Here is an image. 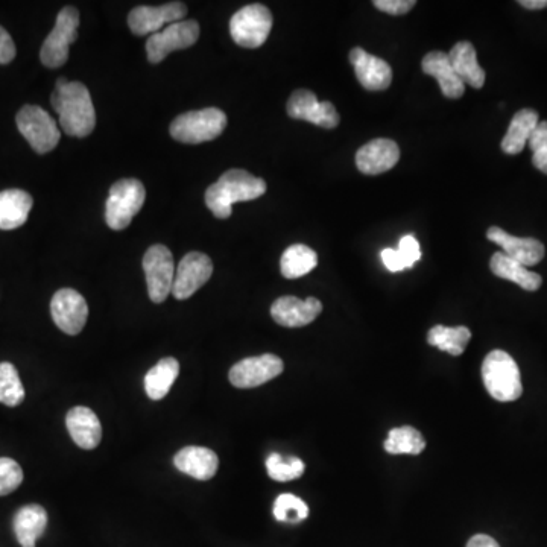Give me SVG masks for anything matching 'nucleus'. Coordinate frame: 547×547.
Masks as SVG:
<instances>
[{
	"label": "nucleus",
	"mask_w": 547,
	"mask_h": 547,
	"mask_svg": "<svg viewBox=\"0 0 547 547\" xmlns=\"http://www.w3.org/2000/svg\"><path fill=\"white\" fill-rule=\"evenodd\" d=\"M51 315L55 326L66 333L75 336L86 326L89 318V306L86 298L75 289L64 288L55 292L51 301Z\"/></svg>",
	"instance_id": "11"
},
{
	"label": "nucleus",
	"mask_w": 547,
	"mask_h": 547,
	"mask_svg": "<svg viewBox=\"0 0 547 547\" xmlns=\"http://www.w3.org/2000/svg\"><path fill=\"white\" fill-rule=\"evenodd\" d=\"M467 547H500L499 543L490 535L478 534L470 538Z\"/></svg>",
	"instance_id": "41"
},
{
	"label": "nucleus",
	"mask_w": 547,
	"mask_h": 547,
	"mask_svg": "<svg viewBox=\"0 0 547 547\" xmlns=\"http://www.w3.org/2000/svg\"><path fill=\"white\" fill-rule=\"evenodd\" d=\"M450 64L462 83L473 89H482L485 84V70L479 66L475 46L470 42H459L449 54Z\"/></svg>",
	"instance_id": "25"
},
{
	"label": "nucleus",
	"mask_w": 547,
	"mask_h": 547,
	"mask_svg": "<svg viewBox=\"0 0 547 547\" xmlns=\"http://www.w3.org/2000/svg\"><path fill=\"white\" fill-rule=\"evenodd\" d=\"M282 359L276 355L254 356V358L242 359L231 367L228 373L231 385L236 388H257L269 380L276 379L283 373Z\"/></svg>",
	"instance_id": "13"
},
{
	"label": "nucleus",
	"mask_w": 547,
	"mask_h": 547,
	"mask_svg": "<svg viewBox=\"0 0 547 547\" xmlns=\"http://www.w3.org/2000/svg\"><path fill=\"white\" fill-rule=\"evenodd\" d=\"M48 513L40 505H26L17 511L13 520L14 534L22 547H35L38 538L45 534Z\"/></svg>",
	"instance_id": "23"
},
{
	"label": "nucleus",
	"mask_w": 547,
	"mask_h": 547,
	"mask_svg": "<svg viewBox=\"0 0 547 547\" xmlns=\"http://www.w3.org/2000/svg\"><path fill=\"white\" fill-rule=\"evenodd\" d=\"M146 200L142 181L125 178L114 183L105 204V221L113 230H125L140 212Z\"/></svg>",
	"instance_id": "5"
},
{
	"label": "nucleus",
	"mask_w": 547,
	"mask_h": 547,
	"mask_svg": "<svg viewBox=\"0 0 547 547\" xmlns=\"http://www.w3.org/2000/svg\"><path fill=\"white\" fill-rule=\"evenodd\" d=\"M16 57V45L13 38L0 26V64H8Z\"/></svg>",
	"instance_id": "39"
},
{
	"label": "nucleus",
	"mask_w": 547,
	"mask_h": 547,
	"mask_svg": "<svg viewBox=\"0 0 547 547\" xmlns=\"http://www.w3.org/2000/svg\"><path fill=\"white\" fill-rule=\"evenodd\" d=\"M266 192L262 178L254 177L244 169H230L207 189L206 204L218 219L231 216L233 204L253 201Z\"/></svg>",
	"instance_id": "2"
},
{
	"label": "nucleus",
	"mask_w": 547,
	"mask_h": 547,
	"mask_svg": "<svg viewBox=\"0 0 547 547\" xmlns=\"http://www.w3.org/2000/svg\"><path fill=\"white\" fill-rule=\"evenodd\" d=\"M470 339H472V332L464 326H435L427 333V342L432 347L446 351L452 356H461Z\"/></svg>",
	"instance_id": "30"
},
{
	"label": "nucleus",
	"mask_w": 547,
	"mask_h": 547,
	"mask_svg": "<svg viewBox=\"0 0 547 547\" xmlns=\"http://www.w3.org/2000/svg\"><path fill=\"white\" fill-rule=\"evenodd\" d=\"M385 450L391 455H420L426 449V440L415 427H396L389 431Z\"/></svg>",
	"instance_id": "31"
},
{
	"label": "nucleus",
	"mask_w": 547,
	"mask_h": 547,
	"mask_svg": "<svg viewBox=\"0 0 547 547\" xmlns=\"http://www.w3.org/2000/svg\"><path fill=\"white\" fill-rule=\"evenodd\" d=\"M25 400V388L19 377V371L10 362L0 364V403L16 408Z\"/></svg>",
	"instance_id": "32"
},
{
	"label": "nucleus",
	"mask_w": 547,
	"mask_h": 547,
	"mask_svg": "<svg viewBox=\"0 0 547 547\" xmlns=\"http://www.w3.org/2000/svg\"><path fill=\"white\" fill-rule=\"evenodd\" d=\"M487 238L502 248V253L520 265L534 266L544 257V245L534 238H516L499 227L488 228Z\"/></svg>",
	"instance_id": "19"
},
{
	"label": "nucleus",
	"mask_w": 547,
	"mask_h": 547,
	"mask_svg": "<svg viewBox=\"0 0 547 547\" xmlns=\"http://www.w3.org/2000/svg\"><path fill=\"white\" fill-rule=\"evenodd\" d=\"M225 127L227 116L224 111L210 107L180 114L171 124V136L177 142L197 145L221 136Z\"/></svg>",
	"instance_id": "4"
},
{
	"label": "nucleus",
	"mask_w": 547,
	"mask_h": 547,
	"mask_svg": "<svg viewBox=\"0 0 547 547\" xmlns=\"http://www.w3.org/2000/svg\"><path fill=\"white\" fill-rule=\"evenodd\" d=\"M198 38H200V25L195 20H181L166 26L157 34H152L146 42L149 63H162L171 52L195 45Z\"/></svg>",
	"instance_id": "9"
},
{
	"label": "nucleus",
	"mask_w": 547,
	"mask_h": 547,
	"mask_svg": "<svg viewBox=\"0 0 547 547\" xmlns=\"http://www.w3.org/2000/svg\"><path fill=\"white\" fill-rule=\"evenodd\" d=\"M148 294L154 303L160 304L172 294L175 279L174 256L165 245H152L143 257Z\"/></svg>",
	"instance_id": "10"
},
{
	"label": "nucleus",
	"mask_w": 547,
	"mask_h": 547,
	"mask_svg": "<svg viewBox=\"0 0 547 547\" xmlns=\"http://www.w3.org/2000/svg\"><path fill=\"white\" fill-rule=\"evenodd\" d=\"M323 312V304L318 298L300 300L297 297H280L271 306L272 320L283 327H304L314 323Z\"/></svg>",
	"instance_id": "16"
},
{
	"label": "nucleus",
	"mask_w": 547,
	"mask_h": 547,
	"mask_svg": "<svg viewBox=\"0 0 547 547\" xmlns=\"http://www.w3.org/2000/svg\"><path fill=\"white\" fill-rule=\"evenodd\" d=\"M304 468H306V464L297 456L283 458L280 453H271L266 458V470H268V476L272 481H294V479L303 476Z\"/></svg>",
	"instance_id": "33"
},
{
	"label": "nucleus",
	"mask_w": 547,
	"mask_h": 547,
	"mask_svg": "<svg viewBox=\"0 0 547 547\" xmlns=\"http://www.w3.org/2000/svg\"><path fill=\"white\" fill-rule=\"evenodd\" d=\"M22 482L23 470L19 462L11 458H0V496L13 493Z\"/></svg>",
	"instance_id": "35"
},
{
	"label": "nucleus",
	"mask_w": 547,
	"mask_h": 547,
	"mask_svg": "<svg viewBox=\"0 0 547 547\" xmlns=\"http://www.w3.org/2000/svg\"><path fill=\"white\" fill-rule=\"evenodd\" d=\"M272 29V14L265 5L253 4L239 10L230 20V34L242 48H260Z\"/></svg>",
	"instance_id": "8"
},
{
	"label": "nucleus",
	"mask_w": 547,
	"mask_h": 547,
	"mask_svg": "<svg viewBox=\"0 0 547 547\" xmlns=\"http://www.w3.org/2000/svg\"><path fill=\"white\" fill-rule=\"evenodd\" d=\"M350 63L361 86L370 92H383L393 83L391 66L382 58L368 54L365 49H351Z\"/></svg>",
	"instance_id": "17"
},
{
	"label": "nucleus",
	"mask_w": 547,
	"mask_h": 547,
	"mask_svg": "<svg viewBox=\"0 0 547 547\" xmlns=\"http://www.w3.org/2000/svg\"><path fill=\"white\" fill-rule=\"evenodd\" d=\"M17 128L38 154H48L57 148L61 133L54 117L38 105H25L17 113Z\"/></svg>",
	"instance_id": "6"
},
{
	"label": "nucleus",
	"mask_w": 547,
	"mask_h": 547,
	"mask_svg": "<svg viewBox=\"0 0 547 547\" xmlns=\"http://www.w3.org/2000/svg\"><path fill=\"white\" fill-rule=\"evenodd\" d=\"M482 380L497 402H516L523 394L519 365L506 351L493 350L482 364Z\"/></svg>",
	"instance_id": "3"
},
{
	"label": "nucleus",
	"mask_w": 547,
	"mask_h": 547,
	"mask_svg": "<svg viewBox=\"0 0 547 547\" xmlns=\"http://www.w3.org/2000/svg\"><path fill=\"white\" fill-rule=\"evenodd\" d=\"M491 271L499 279L510 280L525 291L534 292L540 289L543 279L537 272L529 271L526 266L520 265L516 260L500 253L493 254L490 262Z\"/></svg>",
	"instance_id": "26"
},
{
	"label": "nucleus",
	"mask_w": 547,
	"mask_h": 547,
	"mask_svg": "<svg viewBox=\"0 0 547 547\" xmlns=\"http://www.w3.org/2000/svg\"><path fill=\"white\" fill-rule=\"evenodd\" d=\"M34 200L25 190L8 189L0 192V230H14L28 221Z\"/></svg>",
	"instance_id": "24"
},
{
	"label": "nucleus",
	"mask_w": 547,
	"mask_h": 547,
	"mask_svg": "<svg viewBox=\"0 0 547 547\" xmlns=\"http://www.w3.org/2000/svg\"><path fill=\"white\" fill-rule=\"evenodd\" d=\"M187 14V7L181 2L162 5V7H137L128 16V26L136 35L157 34L166 26L181 22Z\"/></svg>",
	"instance_id": "15"
},
{
	"label": "nucleus",
	"mask_w": 547,
	"mask_h": 547,
	"mask_svg": "<svg viewBox=\"0 0 547 547\" xmlns=\"http://www.w3.org/2000/svg\"><path fill=\"white\" fill-rule=\"evenodd\" d=\"M174 465L190 478L209 481L218 472L219 458L207 447L189 446L174 456Z\"/></svg>",
	"instance_id": "21"
},
{
	"label": "nucleus",
	"mask_w": 547,
	"mask_h": 547,
	"mask_svg": "<svg viewBox=\"0 0 547 547\" xmlns=\"http://www.w3.org/2000/svg\"><path fill=\"white\" fill-rule=\"evenodd\" d=\"M417 5L415 0H376L374 7L383 13L393 14V16H402L409 13Z\"/></svg>",
	"instance_id": "38"
},
{
	"label": "nucleus",
	"mask_w": 547,
	"mask_h": 547,
	"mask_svg": "<svg viewBox=\"0 0 547 547\" xmlns=\"http://www.w3.org/2000/svg\"><path fill=\"white\" fill-rule=\"evenodd\" d=\"M318 265V254L307 245H291L283 253L280 260V269L286 279H300L310 271H314Z\"/></svg>",
	"instance_id": "29"
},
{
	"label": "nucleus",
	"mask_w": 547,
	"mask_h": 547,
	"mask_svg": "<svg viewBox=\"0 0 547 547\" xmlns=\"http://www.w3.org/2000/svg\"><path fill=\"white\" fill-rule=\"evenodd\" d=\"M288 114L292 119L310 122L332 130L339 125V114L332 102H320L310 90H295L288 101Z\"/></svg>",
	"instance_id": "14"
},
{
	"label": "nucleus",
	"mask_w": 547,
	"mask_h": 547,
	"mask_svg": "<svg viewBox=\"0 0 547 547\" xmlns=\"http://www.w3.org/2000/svg\"><path fill=\"white\" fill-rule=\"evenodd\" d=\"M51 102L67 136L87 137L95 130V105L89 89L83 83L60 78L55 92L52 93Z\"/></svg>",
	"instance_id": "1"
},
{
	"label": "nucleus",
	"mask_w": 547,
	"mask_h": 547,
	"mask_svg": "<svg viewBox=\"0 0 547 547\" xmlns=\"http://www.w3.org/2000/svg\"><path fill=\"white\" fill-rule=\"evenodd\" d=\"M212 274L213 262L207 254L198 251L186 254L175 269L172 295L177 300H187L209 282Z\"/></svg>",
	"instance_id": "12"
},
{
	"label": "nucleus",
	"mask_w": 547,
	"mask_h": 547,
	"mask_svg": "<svg viewBox=\"0 0 547 547\" xmlns=\"http://www.w3.org/2000/svg\"><path fill=\"white\" fill-rule=\"evenodd\" d=\"M66 426L76 446L93 450L102 440V426L98 415L86 406H76L66 415Z\"/></svg>",
	"instance_id": "20"
},
{
	"label": "nucleus",
	"mask_w": 547,
	"mask_h": 547,
	"mask_svg": "<svg viewBox=\"0 0 547 547\" xmlns=\"http://www.w3.org/2000/svg\"><path fill=\"white\" fill-rule=\"evenodd\" d=\"M528 143L532 149V163L547 175V121L538 122Z\"/></svg>",
	"instance_id": "36"
},
{
	"label": "nucleus",
	"mask_w": 547,
	"mask_h": 547,
	"mask_svg": "<svg viewBox=\"0 0 547 547\" xmlns=\"http://www.w3.org/2000/svg\"><path fill=\"white\" fill-rule=\"evenodd\" d=\"M519 5L526 10H543L547 7V0H520Z\"/></svg>",
	"instance_id": "42"
},
{
	"label": "nucleus",
	"mask_w": 547,
	"mask_h": 547,
	"mask_svg": "<svg viewBox=\"0 0 547 547\" xmlns=\"http://www.w3.org/2000/svg\"><path fill=\"white\" fill-rule=\"evenodd\" d=\"M421 67L426 75L434 76L446 98L458 99L464 96L465 84L450 64L449 54L441 51L429 52L421 61Z\"/></svg>",
	"instance_id": "22"
},
{
	"label": "nucleus",
	"mask_w": 547,
	"mask_h": 547,
	"mask_svg": "<svg viewBox=\"0 0 547 547\" xmlns=\"http://www.w3.org/2000/svg\"><path fill=\"white\" fill-rule=\"evenodd\" d=\"M180 374V364L175 358H165L157 362L145 376V391L149 399L162 400L168 396L175 380Z\"/></svg>",
	"instance_id": "28"
},
{
	"label": "nucleus",
	"mask_w": 547,
	"mask_h": 547,
	"mask_svg": "<svg viewBox=\"0 0 547 547\" xmlns=\"http://www.w3.org/2000/svg\"><path fill=\"white\" fill-rule=\"evenodd\" d=\"M274 517L283 523H300L309 516V506L294 494H280L274 502Z\"/></svg>",
	"instance_id": "34"
},
{
	"label": "nucleus",
	"mask_w": 547,
	"mask_h": 547,
	"mask_svg": "<svg viewBox=\"0 0 547 547\" xmlns=\"http://www.w3.org/2000/svg\"><path fill=\"white\" fill-rule=\"evenodd\" d=\"M80 11L73 7H64L57 16L54 29L43 43L40 60L46 67L57 69L69 60V48L78 38Z\"/></svg>",
	"instance_id": "7"
},
{
	"label": "nucleus",
	"mask_w": 547,
	"mask_h": 547,
	"mask_svg": "<svg viewBox=\"0 0 547 547\" xmlns=\"http://www.w3.org/2000/svg\"><path fill=\"white\" fill-rule=\"evenodd\" d=\"M380 256H382L383 265H385L386 269H389L391 272H400L403 271V269L408 268V266H406L405 259H403L399 250H394V248H385Z\"/></svg>",
	"instance_id": "40"
},
{
	"label": "nucleus",
	"mask_w": 547,
	"mask_h": 547,
	"mask_svg": "<svg viewBox=\"0 0 547 547\" xmlns=\"http://www.w3.org/2000/svg\"><path fill=\"white\" fill-rule=\"evenodd\" d=\"M399 251L403 259H405L408 268H412L415 262L421 259L420 244H418L417 239L412 234H406V236L400 239Z\"/></svg>",
	"instance_id": "37"
},
{
	"label": "nucleus",
	"mask_w": 547,
	"mask_h": 547,
	"mask_svg": "<svg viewBox=\"0 0 547 547\" xmlns=\"http://www.w3.org/2000/svg\"><path fill=\"white\" fill-rule=\"evenodd\" d=\"M399 160V145L389 139L371 140L356 154V166L365 175H379L391 171Z\"/></svg>",
	"instance_id": "18"
},
{
	"label": "nucleus",
	"mask_w": 547,
	"mask_h": 547,
	"mask_svg": "<svg viewBox=\"0 0 547 547\" xmlns=\"http://www.w3.org/2000/svg\"><path fill=\"white\" fill-rule=\"evenodd\" d=\"M538 125V113L531 108H523L514 114L510 128L503 137L502 151L505 154L517 155L525 149L526 143L531 139L532 133Z\"/></svg>",
	"instance_id": "27"
}]
</instances>
